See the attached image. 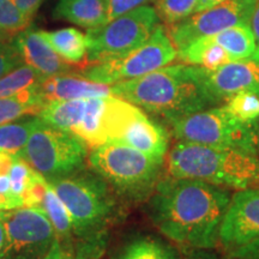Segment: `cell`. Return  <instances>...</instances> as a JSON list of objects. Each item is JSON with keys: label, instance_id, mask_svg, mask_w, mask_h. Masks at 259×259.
Segmentation results:
<instances>
[{"label": "cell", "instance_id": "38", "mask_svg": "<svg viewBox=\"0 0 259 259\" xmlns=\"http://www.w3.org/2000/svg\"><path fill=\"white\" fill-rule=\"evenodd\" d=\"M248 24H250L251 30L253 32V36L255 38V42H257V47L259 51V0H255Z\"/></svg>", "mask_w": 259, "mask_h": 259}, {"label": "cell", "instance_id": "5", "mask_svg": "<svg viewBox=\"0 0 259 259\" xmlns=\"http://www.w3.org/2000/svg\"><path fill=\"white\" fill-rule=\"evenodd\" d=\"M88 162L113 190L132 200L153 194L163 166L141 151L115 142L92 148Z\"/></svg>", "mask_w": 259, "mask_h": 259}, {"label": "cell", "instance_id": "41", "mask_svg": "<svg viewBox=\"0 0 259 259\" xmlns=\"http://www.w3.org/2000/svg\"><path fill=\"white\" fill-rule=\"evenodd\" d=\"M192 259H218L215 255L209 253V252H204V250H202V252H198L193 255Z\"/></svg>", "mask_w": 259, "mask_h": 259}, {"label": "cell", "instance_id": "28", "mask_svg": "<svg viewBox=\"0 0 259 259\" xmlns=\"http://www.w3.org/2000/svg\"><path fill=\"white\" fill-rule=\"evenodd\" d=\"M234 118L247 125H259V94L241 92L222 105Z\"/></svg>", "mask_w": 259, "mask_h": 259}, {"label": "cell", "instance_id": "40", "mask_svg": "<svg viewBox=\"0 0 259 259\" xmlns=\"http://www.w3.org/2000/svg\"><path fill=\"white\" fill-rule=\"evenodd\" d=\"M222 2H225V0H198V5H197L196 12H199V11H203V10L212 8V6L221 4Z\"/></svg>", "mask_w": 259, "mask_h": 259}, {"label": "cell", "instance_id": "9", "mask_svg": "<svg viewBox=\"0 0 259 259\" xmlns=\"http://www.w3.org/2000/svg\"><path fill=\"white\" fill-rule=\"evenodd\" d=\"M178 59V51L163 25L158 24L150 38L127 56L106 63L87 65L80 74L93 82L113 84L139 78Z\"/></svg>", "mask_w": 259, "mask_h": 259}, {"label": "cell", "instance_id": "3", "mask_svg": "<svg viewBox=\"0 0 259 259\" xmlns=\"http://www.w3.org/2000/svg\"><path fill=\"white\" fill-rule=\"evenodd\" d=\"M164 162L169 177L199 179L226 189L259 186V157L240 150L178 141Z\"/></svg>", "mask_w": 259, "mask_h": 259}, {"label": "cell", "instance_id": "32", "mask_svg": "<svg viewBox=\"0 0 259 259\" xmlns=\"http://www.w3.org/2000/svg\"><path fill=\"white\" fill-rule=\"evenodd\" d=\"M50 184L46 178L34 169L31 180L23 194V206L28 208H42Z\"/></svg>", "mask_w": 259, "mask_h": 259}, {"label": "cell", "instance_id": "2", "mask_svg": "<svg viewBox=\"0 0 259 259\" xmlns=\"http://www.w3.org/2000/svg\"><path fill=\"white\" fill-rule=\"evenodd\" d=\"M112 94L142 111L173 124L193 113L219 106L196 65H167L156 71L113 84Z\"/></svg>", "mask_w": 259, "mask_h": 259}, {"label": "cell", "instance_id": "31", "mask_svg": "<svg viewBox=\"0 0 259 259\" xmlns=\"http://www.w3.org/2000/svg\"><path fill=\"white\" fill-rule=\"evenodd\" d=\"M32 173H34V168H31L27 161L19 156L15 158L9 176L12 196L23 200V194L30 183Z\"/></svg>", "mask_w": 259, "mask_h": 259}, {"label": "cell", "instance_id": "18", "mask_svg": "<svg viewBox=\"0 0 259 259\" xmlns=\"http://www.w3.org/2000/svg\"><path fill=\"white\" fill-rule=\"evenodd\" d=\"M53 17L87 30L101 27L108 22V0H59Z\"/></svg>", "mask_w": 259, "mask_h": 259}, {"label": "cell", "instance_id": "10", "mask_svg": "<svg viewBox=\"0 0 259 259\" xmlns=\"http://www.w3.org/2000/svg\"><path fill=\"white\" fill-rule=\"evenodd\" d=\"M5 241L0 259H44L57 239L56 231L42 208L0 211Z\"/></svg>", "mask_w": 259, "mask_h": 259}, {"label": "cell", "instance_id": "25", "mask_svg": "<svg viewBox=\"0 0 259 259\" xmlns=\"http://www.w3.org/2000/svg\"><path fill=\"white\" fill-rule=\"evenodd\" d=\"M42 209L47 213L48 219L56 231L57 239L63 244H71L73 234V222L69 210L63 200L59 198L53 187L50 185L46 197L42 204Z\"/></svg>", "mask_w": 259, "mask_h": 259}, {"label": "cell", "instance_id": "39", "mask_svg": "<svg viewBox=\"0 0 259 259\" xmlns=\"http://www.w3.org/2000/svg\"><path fill=\"white\" fill-rule=\"evenodd\" d=\"M18 155L0 151V176H9L10 169H11L15 158Z\"/></svg>", "mask_w": 259, "mask_h": 259}, {"label": "cell", "instance_id": "1", "mask_svg": "<svg viewBox=\"0 0 259 259\" xmlns=\"http://www.w3.org/2000/svg\"><path fill=\"white\" fill-rule=\"evenodd\" d=\"M232 194L228 189L199 179L168 177L150 198V216L169 240L198 251L219 244L220 227Z\"/></svg>", "mask_w": 259, "mask_h": 259}, {"label": "cell", "instance_id": "34", "mask_svg": "<svg viewBox=\"0 0 259 259\" xmlns=\"http://www.w3.org/2000/svg\"><path fill=\"white\" fill-rule=\"evenodd\" d=\"M150 3H155V0H108V22Z\"/></svg>", "mask_w": 259, "mask_h": 259}, {"label": "cell", "instance_id": "16", "mask_svg": "<svg viewBox=\"0 0 259 259\" xmlns=\"http://www.w3.org/2000/svg\"><path fill=\"white\" fill-rule=\"evenodd\" d=\"M38 90L46 103L113 95L111 85L93 82L76 72L61 73L45 78L38 85Z\"/></svg>", "mask_w": 259, "mask_h": 259}, {"label": "cell", "instance_id": "29", "mask_svg": "<svg viewBox=\"0 0 259 259\" xmlns=\"http://www.w3.org/2000/svg\"><path fill=\"white\" fill-rule=\"evenodd\" d=\"M161 21L171 28L196 14L198 0H155Z\"/></svg>", "mask_w": 259, "mask_h": 259}, {"label": "cell", "instance_id": "6", "mask_svg": "<svg viewBox=\"0 0 259 259\" xmlns=\"http://www.w3.org/2000/svg\"><path fill=\"white\" fill-rule=\"evenodd\" d=\"M170 126L177 141L258 155L259 125L244 124L223 106L193 113Z\"/></svg>", "mask_w": 259, "mask_h": 259}, {"label": "cell", "instance_id": "43", "mask_svg": "<svg viewBox=\"0 0 259 259\" xmlns=\"http://www.w3.org/2000/svg\"><path fill=\"white\" fill-rule=\"evenodd\" d=\"M5 41H12V40H9V38H6L5 36H3V35L0 34V42H5Z\"/></svg>", "mask_w": 259, "mask_h": 259}, {"label": "cell", "instance_id": "23", "mask_svg": "<svg viewBox=\"0 0 259 259\" xmlns=\"http://www.w3.org/2000/svg\"><path fill=\"white\" fill-rule=\"evenodd\" d=\"M87 99L47 102L37 116L53 127L73 132L82 119Z\"/></svg>", "mask_w": 259, "mask_h": 259}, {"label": "cell", "instance_id": "26", "mask_svg": "<svg viewBox=\"0 0 259 259\" xmlns=\"http://www.w3.org/2000/svg\"><path fill=\"white\" fill-rule=\"evenodd\" d=\"M36 118H21L19 120L0 125V151L19 155L23 151L34 128Z\"/></svg>", "mask_w": 259, "mask_h": 259}, {"label": "cell", "instance_id": "21", "mask_svg": "<svg viewBox=\"0 0 259 259\" xmlns=\"http://www.w3.org/2000/svg\"><path fill=\"white\" fill-rule=\"evenodd\" d=\"M178 59L184 64L196 65L206 70H213L234 61L211 36L198 38L185 48L178 51Z\"/></svg>", "mask_w": 259, "mask_h": 259}, {"label": "cell", "instance_id": "36", "mask_svg": "<svg viewBox=\"0 0 259 259\" xmlns=\"http://www.w3.org/2000/svg\"><path fill=\"white\" fill-rule=\"evenodd\" d=\"M44 259H76V257L71 244H63L56 239L50 252Z\"/></svg>", "mask_w": 259, "mask_h": 259}, {"label": "cell", "instance_id": "8", "mask_svg": "<svg viewBox=\"0 0 259 259\" xmlns=\"http://www.w3.org/2000/svg\"><path fill=\"white\" fill-rule=\"evenodd\" d=\"M18 156L50 181L84 169L88 148L72 132L47 125L37 116L28 143Z\"/></svg>", "mask_w": 259, "mask_h": 259}, {"label": "cell", "instance_id": "20", "mask_svg": "<svg viewBox=\"0 0 259 259\" xmlns=\"http://www.w3.org/2000/svg\"><path fill=\"white\" fill-rule=\"evenodd\" d=\"M233 60H254L259 63V51L250 24H236L211 36Z\"/></svg>", "mask_w": 259, "mask_h": 259}, {"label": "cell", "instance_id": "27", "mask_svg": "<svg viewBox=\"0 0 259 259\" xmlns=\"http://www.w3.org/2000/svg\"><path fill=\"white\" fill-rule=\"evenodd\" d=\"M45 78L28 64H22L0 78V97L40 85Z\"/></svg>", "mask_w": 259, "mask_h": 259}, {"label": "cell", "instance_id": "17", "mask_svg": "<svg viewBox=\"0 0 259 259\" xmlns=\"http://www.w3.org/2000/svg\"><path fill=\"white\" fill-rule=\"evenodd\" d=\"M113 95L87 99L85 108L79 124L72 134L82 139L87 147L95 148L108 142Z\"/></svg>", "mask_w": 259, "mask_h": 259}, {"label": "cell", "instance_id": "35", "mask_svg": "<svg viewBox=\"0 0 259 259\" xmlns=\"http://www.w3.org/2000/svg\"><path fill=\"white\" fill-rule=\"evenodd\" d=\"M223 259H259V239L226 250Z\"/></svg>", "mask_w": 259, "mask_h": 259}, {"label": "cell", "instance_id": "37", "mask_svg": "<svg viewBox=\"0 0 259 259\" xmlns=\"http://www.w3.org/2000/svg\"><path fill=\"white\" fill-rule=\"evenodd\" d=\"M45 0H12V3L21 10L27 17L30 19L34 18L35 14L37 12V10L41 8V5L44 4Z\"/></svg>", "mask_w": 259, "mask_h": 259}, {"label": "cell", "instance_id": "4", "mask_svg": "<svg viewBox=\"0 0 259 259\" xmlns=\"http://www.w3.org/2000/svg\"><path fill=\"white\" fill-rule=\"evenodd\" d=\"M48 184L69 210L73 234L83 240L101 236L114 218L116 202L112 187L95 171L80 169Z\"/></svg>", "mask_w": 259, "mask_h": 259}, {"label": "cell", "instance_id": "13", "mask_svg": "<svg viewBox=\"0 0 259 259\" xmlns=\"http://www.w3.org/2000/svg\"><path fill=\"white\" fill-rule=\"evenodd\" d=\"M114 142L134 148L161 163H164L169 149L167 130L151 120L137 106L126 116Z\"/></svg>", "mask_w": 259, "mask_h": 259}, {"label": "cell", "instance_id": "7", "mask_svg": "<svg viewBox=\"0 0 259 259\" xmlns=\"http://www.w3.org/2000/svg\"><path fill=\"white\" fill-rule=\"evenodd\" d=\"M160 24L156 9L145 5L87 31V65L127 56L150 38ZM85 65V66H87Z\"/></svg>", "mask_w": 259, "mask_h": 259}, {"label": "cell", "instance_id": "22", "mask_svg": "<svg viewBox=\"0 0 259 259\" xmlns=\"http://www.w3.org/2000/svg\"><path fill=\"white\" fill-rule=\"evenodd\" d=\"M46 105L38 85L21 90L14 95L0 97V125L24 118L36 116Z\"/></svg>", "mask_w": 259, "mask_h": 259}, {"label": "cell", "instance_id": "42", "mask_svg": "<svg viewBox=\"0 0 259 259\" xmlns=\"http://www.w3.org/2000/svg\"><path fill=\"white\" fill-rule=\"evenodd\" d=\"M4 241H5V228H4V223H3L2 219H0V251H2L3 246H4Z\"/></svg>", "mask_w": 259, "mask_h": 259}, {"label": "cell", "instance_id": "24", "mask_svg": "<svg viewBox=\"0 0 259 259\" xmlns=\"http://www.w3.org/2000/svg\"><path fill=\"white\" fill-rule=\"evenodd\" d=\"M115 259H181L169 245L151 236H141L130 241Z\"/></svg>", "mask_w": 259, "mask_h": 259}, {"label": "cell", "instance_id": "15", "mask_svg": "<svg viewBox=\"0 0 259 259\" xmlns=\"http://www.w3.org/2000/svg\"><path fill=\"white\" fill-rule=\"evenodd\" d=\"M12 41L21 53L24 63L37 71L44 78L74 72L72 65L66 63L52 48L46 38L42 36L41 30L28 27L15 36Z\"/></svg>", "mask_w": 259, "mask_h": 259}, {"label": "cell", "instance_id": "14", "mask_svg": "<svg viewBox=\"0 0 259 259\" xmlns=\"http://www.w3.org/2000/svg\"><path fill=\"white\" fill-rule=\"evenodd\" d=\"M203 79L210 95L219 105L241 92L259 94V63L234 60L218 69H203Z\"/></svg>", "mask_w": 259, "mask_h": 259}, {"label": "cell", "instance_id": "11", "mask_svg": "<svg viewBox=\"0 0 259 259\" xmlns=\"http://www.w3.org/2000/svg\"><path fill=\"white\" fill-rule=\"evenodd\" d=\"M255 0H225L221 4L196 12L169 29V36L177 51L183 50L198 38L248 23Z\"/></svg>", "mask_w": 259, "mask_h": 259}, {"label": "cell", "instance_id": "30", "mask_svg": "<svg viewBox=\"0 0 259 259\" xmlns=\"http://www.w3.org/2000/svg\"><path fill=\"white\" fill-rule=\"evenodd\" d=\"M30 19L16 6L12 0H0V34L14 40L30 25Z\"/></svg>", "mask_w": 259, "mask_h": 259}, {"label": "cell", "instance_id": "33", "mask_svg": "<svg viewBox=\"0 0 259 259\" xmlns=\"http://www.w3.org/2000/svg\"><path fill=\"white\" fill-rule=\"evenodd\" d=\"M22 64L24 60L14 41L0 42V78Z\"/></svg>", "mask_w": 259, "mask_h": 259}, {"label": "cell", "instance_id": "19", "mask_svg": "<svg viewBox=\"0 0 259 259\" xmlns=\"http://www.w3.org/2000/svg\"><path fill=\"white\" fill-rule=\"evenodd\" d=\"M52 48L71 65H78L83 69L87 65V35L76 28H63L54 31H42Z\"/></svg>", "mask_w": 259, "mask_h": 259}, {"label": "cell", "instance_id": "12", "mask_svg": "<svg viewBox=\"0 0 259 259\" xmlns=\"http://www.w3.org/2000/svg\"><path fill=\"white\" fill-rule=\"evenodd\" d=\"M259 239V186L232 196L220 227L219 242L226 250Z\"/></svg>", "mask_w": 259, "mask_h": 259}]
</instances>
